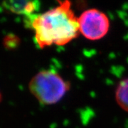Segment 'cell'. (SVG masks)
<instances>
[{"label": "cell", "instance_id": "1", "mask_svg": "<svg viewBox=\"0 0 128 128\" xmlns=\"http://www.w3.org/2000/svg\"><path fill=\"white\" fill-rule=\"evenodd\" d=\"M26 24L34 30L39 48L64 46L78 36V18L71 8L70 0L59 1V4L40 14L26 16Z\"/></svg>", "mask_w": 128, "mask_h": 128}, {"label": "cell", "instance_id": "2", "mask_svg": "<svg viewBox=\"0 0 128 128\" xmlns=\"http://www.w3.org/2000/svg\"><path fill=\"white\" fill-rule=\"evenodd\" d=\"M28 89L41 104L54 105L68 92L70 83L54 70H44L32 78Z\"/></svg>", "mask_w": 128, "mask_h": 128}, {"label": "cell", "instance_id": "3", "mask_svg": "<svg viewBox=\"0 0 128 128\" xmlns=\"http://www.w3.org/2000/svg\"><path fill=\"white\" fill-rule=\"evenodd\" d=\"M78 24L81 34L92 41L103 38L110 28V20L108 16L96 9L83 12L78 18Z\"/></svg>", "mask_w": 128, "mask_h": 128}, {"label": "cell", "instance_id": "4", "mask_svg": "<svg viewBox=\"0 0 128 128\" xmlns=\"http://www.w3.org/2000/svg\"><path fill=\"white\" fill-rule=\"evenodd\" d=\"M2 4L10 12L26 16L35 14L40 8L39 0H4Z\"/></svg>", "mask_w": 128, "mask_h": 128}, {"label": "cell", "instance_id": "5", "mask_svg": "<svg viewBox=\"0 0 128 128\" xmlns=\"http://www.w3.org/2000/svg\"><path fill=\"white\" fill-rule=\"evenodd\" d=\"M115 99L120 107L128 112V78L120 81L115 90Z\"/></svg>", "mask_w": 128, "mask_h": 128}, {"label": "cell", "instance_id": "6", "mask_svg": "<svg viewBox=\"0 0 128 128\" xmlns=\"http://www.w3.org/2000/svg\"><path fill=\"white\" fill-rule=\"evenodd\" d=\"M2 100V94H1V92H0V102H1V101Z\"/></svg>", "mask_w": 128, "mask_h": 128}]
</instances>
